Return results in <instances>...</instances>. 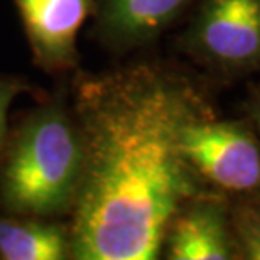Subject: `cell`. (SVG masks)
I'll return each instance as SVG.
<instances>
[{"mask_svg": "<svg viewBox=\"0 0 260 260\" xmlns=\"http://www.w3.org/2000/svg\"><path fill=\"white\" fill-rule=\"evenodd\" d=\"M75 117L85 166L73 208L71 258L152 260L174 215L205 193L183 132L211 110L191 81L159 66L81 76Z\"/></svg>", "mask_w": 260, "mask_h": 260, "instance_id": "obj_1", "label": "cell"}, {"mask_svg": "<svg viewBox=\"0 0 260 260\" xmlns=\"http://www.w3.org/2000/svg\"><path fill=\"white\" fill-rule=\"evenodd\" d=\"M186 41L198 59L218 70L260 68V0H205Z\"/></svg>", "mask_w": 260, "mask_h": 260, "instance_id": "obj_4", "label": "cell"}, {"mask_svg": "<svg viewBox=\"0 0 260 260\" xmlns=\"http://www.w3.org/2000/svg\"><path fill=\"white\" fill-rule=\"evenodd\" d=\"M230 221L240 258L260 260V194H250L230 208Z\"/></svg>", "mask_w": 260, "mask_h": 260, "instance_id": "obj_9", "label": "cell"}, {"mask_svg": "<svg viewBox=\"0 0 260 260\" xmlns=\"http://www.w3.org/2000/svg\"><path fill=\"white\" fill-rule=\"evenodd\" d=\"M250 115L255 122V127H257V135H258V140H260V90L253 95V100L250 103Z\"/></svg>", "mask_w": 260, "mask_h": 260, "instance_id": "obj_11", "label": "cell"}, {"mask_svg": "<svg viewBox=\"0 0 260 260\" xmlns=\"http://www.w3.org/2000/svg\"><path fill=\"white\" fill-rule=\"evenodd\" d=\"M24 90H27V85L22 80L0 75V160L9 142V110Z\"/></svg>", "mask_w": 260, "mask_h": 260, "instance_id": "obj_10", "label": "cell"}, {"mask_svg": "<svg viewBox=\"0 0 260 260\" xmlns=\"http://www.w3.org/2000/svg\"><path fill=\"white\" fill-rule=\"evenodd\" d=\"M34 61L48 73L70 71L78 63L76 38L95 0H14Z\"/></svg>", "mask_w": 260, "mask_h": 260, "instance_id": "obj_5", "label": "cell"}, {"mask_svg": "<svg viewBox=\"0 0 260 260\" xmlns=\"http://www.w3.org/2000/svg\"><path fill=\"white\" fill-rule=\"evenodd\" d=\"M171 260L240 258L233 238L230 208L215 194L201 193L176 213L164 237Z\"/></svg>", "mask_w": 260, "mask_h": 260, "instance_id": "obj_6", "label": "cell"}, {"mask_svg": "<svg viewBox=\"0 0 260 260\" xmlns=\"http://www.w3.org/2000/svg\"><path fill=\"white\" fill-rule=\"evenodd\" d=\"M181 145L203 183L226 193L260 194V140L252 123L201 117L184 128Z\"/></svg>", "mask_w": 260, "mask_h": 260, "instance_id": "obj_3", "label": "cell"}, {"mask_svg": "<svg viewBox=\"0 0 260 260\" xmlns=\"http://www.w3.org/2000/svg\"><path fill=\"white\" fill-rule=\"evenodd\" d=\"M191 0H100L98 19L103 36L118 46H134L155 38Z\"/></svg>", "mask_w": 260, "mask_h": 260, "instance_id": "obj_7", "label": "cell"}, {"mask_svg": "<svg viewBox=\"0 0 260 260\" xmlns=\"http://www.w3.org/2000/svg\"><path fill=\"white\" fill-rule=\"evenodd\" d=\"M85 149L73 108L54 98L32 110L0 160V206L12 215H71L81 188Z\"/></svg>", "mask_w": 260, "mask_h": 260, "instance_id": "obj_2", "label": "cell"}, {"mask_svg": "<svg viewBox=\"0 0 260 260\" xmlns=\"http://www.w3.org/2000/svg\"><path fill=\"white\" fill-rule=\"evenodd\" d=\"M2 260L71 258V232L49 218L0 216Z\"/></svg>", "mask_w": 260, "mask_h": 260, "instance_id": "obj_8", "label": "cell"}]
</instances>
